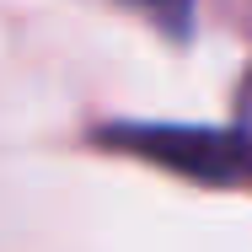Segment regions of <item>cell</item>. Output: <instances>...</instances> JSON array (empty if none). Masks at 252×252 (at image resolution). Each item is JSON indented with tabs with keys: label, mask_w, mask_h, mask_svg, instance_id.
<instances>
[{
	"label": "cell",
	"mask_w": 252,
	"mask_h": 252,
	"mask_svg": "<svg viewBox=\"0 0 252 252\" xmlns=\"http://www.w3.org/2000/svg\"><path fill=\"white\" fill-rule=\"evenodd\" d=\"M113 145L134 156H151L172 172H188L199 183H252V140L236 134H209V129H113Z\"/></svg>",
	"instance_id": "1"
},
{
	"label": "cell",
	"mask_w": 252,
	"mask_h": 252,
	"mask_svg": "<svg viewBox=\"0 0 252 252\" xmlns=\"http://www.w3.org/2000/svg\"><path fill=\"white\" fill-rule=\"evenodd\" d=\"M124 5H134L140 16H151L156 27L172 32V38H183L188 22H193V0H124Z\"/></svg>",
	"instance_id": "2"
},
{
	"label": "cell",
	"mask_w": 252,
	"mask_h": 252,
	"mask_svg": "<svg viewBox=\"0 0 252 252\" xmlns=\"http://www.w3.org/2000/svg\"><path fill=\"white\" fill-rule=\"evenodd\" d=\"M242 134L252 140V75H247V86H242Z\"/></svg>",
	"instance_id": "3"
}]
</instances>
